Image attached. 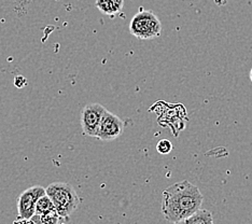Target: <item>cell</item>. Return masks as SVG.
<instances>
[{
	"label": "cell",
	"instance_id": "cell-1",
	"mask_svg": "<svg viewBox=\"0 0 252 224\" xmlns=\"http://www.w3.org/2000/svg\"><path fill=\"white\" fill-rule=\"evenodd\" d=\"M200 190L187 180L168 187L163 192L162 212L167 221L175 223L190 217L202 207Z\"/></svg>",
	"mask_w": 252,
	"mask_h": 224
},
{
	"label": "cell",
	"instance_id": "cell-2",
	"mask_svg": "<svg viewBox=\"0 0 252 224\" xmlns=\"http://www.w3.org/2000/svg\"><path fill=\"white\" fill-rule=\"evenodd\" d=\"M60 218L71 216L80 205V197L72 186L66 182H53L45 189Z\"/></svg>",
	"mask_w": 252,
	"mask_h": 224
},
{
	"label": "cell",
	"instance_id": "cell-3",
	"mask_svg": "<svg viewBox=\"0 0 252 224\" xmlns=\"http://www.w3.org/2000/svg\"><path fill=\"white\" fill-rule=\"evenodd\" d=\"M129 32L140 40H151L159 37L162 23L152 11L140 10L129 23Z\"/></svg>",
	"mask_w": 252,
	"mask_h": 224
},
{
	"label": "cell",
	"instance_id": "cell-4",
	"mask_svg": "<svg viewBox=\"0 0 252 224\" xmlns=\"http://www.w3.org/2000/svg\"><path fill=\"white\" fill-rule=\"evenodd\" d=\"M124 128V121L106 109L95 137L102 141H113L123 134Z\"/></svg>",
	"mask_w": 252,
	"mask_h": 224
},
{
	"label": "cell",
	"instance_id": "cell-5",
	"mask_svg": "<svg viewBox=\"0 0 252 224\" xmlns=\"http://www.w3.org/2000/svg\"><path fill=\"white\" fill-rule=\"evenodd\" d=\"M106 108L100 103L93 102L85 105L80 116V123L85 136L95 137Z\"/></svg>",
	"mask_w": 252,
	"mask_h": 224
},
{
	"label": "cell",
	"instance_id": "cell-6",
	"mask_svg": "<svg viewBox=\"0 0 252 224\" xmlns=\"http://www.w3.org/2000/svg\"><path fill=\"white\" fill-rule=\"evenodd\" d=\"M45 194V189L40 186L28 188L18 198L19 219L31 220L35 215L37 200Z\"/></svg>",
	"mask_w": 252,
	"mask_h": 224
},
{
	"label": "cell",
	"instance_id": "cell-7",
	"mask_svg": "<svg viewBox=\"0 0 252 224\" xmlns=\"http://www.w3.org/2000/svg\"><path fill=\"white\" fill-rule=\"evenodd\" d=\"M96 8L109 16L117 15L124 7V0H96Z\"/></svg>",
	"mask_w": 252,
	"mask_h": 224
},
{
	"label": "cell",
	"instance_id": "cell-8",
	"mask_svg": "<svg viewBox=\"0 0 252 224\" xmlns=\"http://www.w3.org/2000/svg\"><path fill=\"white\" fill-rule=\"evenodd\" d=\"M174 224H214V218L210 211L199 208L190 217Z\"/></svg>",
	"mask_w": 252,
	"mask_h": 224
},
{
	"label": "cell",
	"instance_id": "cell-9",
	"mask_svg": "<svg viewBox=\"0 0 252 224\" xmlns=\"http://www.w3.org/2000/svg\"><path fill=\"white\" fill-rule=\"evenodd\" d=\"M54 212H56L54 205L47 194H44L37 200L35 215H50L54 214Z\"/></svg>",
	"mask_w": 252,
	"mask_h": 224
},
{
	"label": "cell",
	"instance_id": "cell-10",
	"mask_svg": "<svg viewBox=\"0 0 252 224\" xmlns=\"http://www.w3.org/2000/svg\"><path fill=\"white\" fill-rule=\"evenodd\" d=\"M60 217L57 212L50 215H33L30 224H59Z\"/></svg>",
	"mask_w": 252,
	"mask_h": 224
},
{
	"label": "cell",
	"instance_id": "cell-11",
	"mask_svg": "<svg viewBox=\"0 0 252 224\" xmlns=\"http://www.w3.org/2000/svg\"><path fill=\"white\" fill-rule=\"evenodd\" d=\"M157 151L162 155H167L173 151V143L168 139H161L157 143Z\"/></svg>",
	"mask_w": 252,
	"mask_h": 224
},
{
	"label": "cell",
	"instance_id": "cell-12",
	"mask_svg": "<svg viewBox=\"0 0 252 224\" xmlns=\"http://www.w3.org/2000/svg\"><path fill=\"white\" fill-rule=\"evenodd\" d=\"M26 83V79L22 76H18L15 77L14 79V84L18 86V88H23V85Z\"/></svg>",
	"mask_w": 252,
	"mask_h": 224
},
{
	"label": "cell",
	"instance_id": "cell-13",
	"mask_svg": "<svg viewBox=\"0 0 252 224\" xmlns=\"http://www.w3.org/2000/svg\"><path fill=\"white\" fill-rule=\"evenodd\" d=\"M250 80H251V82H252V68H251V70H250Z\"/></svg>",
	"mask_w": 252,
	"mask_h": 224
}]
</instances>
